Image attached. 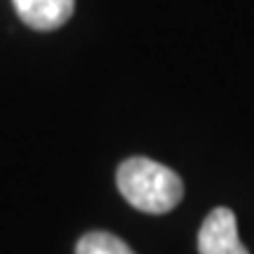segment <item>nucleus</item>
Listing matches in <instances>:
<instances>
[{
    "mask_svg": "<svg viewBox=\"0 0 254 254\" xmlns=\"http://www.w3.org/2000/svg\"><path fill=\"white\" fill-rule=\"evenodd\" d=\"M120 195L139 212L165 214L184 198L179 174L151 158H127L116 172Z\"/></svg>",
    "mask_w": 254,
    "mask_h": 254,
    "instance_id": "1",
    "label": "nucleus"
},
{
    "mask_svg": "<svg viewBox=\"0 0 254 254\" xmlns=\"http://www.w3.org/2000/svg\"><path fill=\"white\" fill-rule=\"evenodd\" d=\"M200 254H250L238 238L236 214L228 207L212 209L198 233Z\"/></svg>",
    "mask_w": 254,
    "mask_h": 254,
    "instance_id": "2",
    "label": "nucleus"
},
{
    "mask_svg": "<svg viewBox=\"0 0 254 254\" xmlns=\"http://www.w3.org/2000/svg\"><path fill=\"white\" fill-rule=\"evenodd\" d=\"M19 19L36 31H55L73 17L75 0H12Z\"/></svg>",
    "mask_w": 254,
    "mask_h": 254,
    "instance_id": "3",
    "label": "nucleus"
},
{
    "mask_svg": "<svg viewBox=\"0 0 254 254\" xmlns=\"http://www.w3.org/2000/svg\"><path fill=\"white\" fill-rule=\"evenodd\" d=\"M75 254H134L125 240L109 231H92L78 240Z\"/></svg>",
    "mask_w": 254,
    "mask_h": 254,
    "instance_id": "4",
    "label": "nucleus"
}]
</instances>
